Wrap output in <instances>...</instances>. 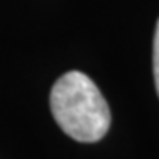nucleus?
<instances>
[{
    "instance_id": "obj_1",
    "label": "nucleus",
    "mask_w": 159,
    "mask_h": 159,
    "mask_svg": "<svg viewBox=\"0 0 159 159\" xmlns=\"http://www.w3.org/2000/svg\"><path fill=\"white\" fill-rule=\"evenodd\" d=\"M50 108L58 127L76 142H99L110 129L108 102L96 83L80 71H69L55 81Z\"/></svg>"
},
{
    "instance_id": "obj_2",
    "label": "nucleus",
    "mask_w": 159,
    "mask_h": 159,
    "mask_svg": "<svg viewBox=\"0 0 159 159\" xmlns=\"http://www.w3.org/2000/svg\"><path fill=\"white\" fill-rule=\"evenodd\" d=\"M152 66H154V81H156V90H157V96H159V20H157V25H156V34H154Z\"/></svg>"
}]
</instances>
